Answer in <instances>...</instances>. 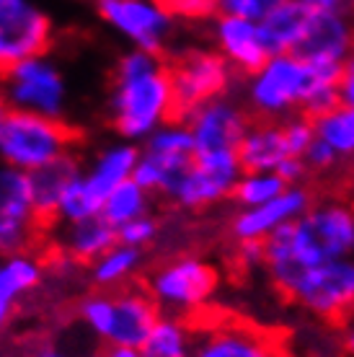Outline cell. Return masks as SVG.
<instances>
[{
    "mask_svg": "<svg viewBox=\"0 0 354 357\" xmlns=\"http://www.w3.org/2000/svg\"><path fill=\"white\" fill-rule=\"evenodd\" d=\"M171 119H178V104L166 54L130 47L111 70L109 122L114 132L140 145Z\"/></svg>",
    "mask_w": 354,
    "mask_h": 357,
    "instance_id": "obj_1",
    "label": "cell"
},
{
    "mask_svg": "<svg viewBox=\"0 0 354 357\" xmlns=\"http://www.w3.org/2000/svg\"><path fill=\"white\" fill-rule=\"evenodd\" d=\"M163 316L145 285L122 290H93L78 303V319L98 342L142 347Z\"/></svg>",
    "mask_w": 354,
    "mask_h": 357,
    "instance_id": "obj_2",
    "label": "cell"
},
{
    "mask_svg": "<svg viewBox=\"0 0 354 357\" xmlns=\"http://www.w3.org/2000/svg\"><path fill=\"white\" fill-rule=\"evenodd\" d=\"M145 287L158 303L160 313L194 321L213 305L220 287V272L213 261L197 254H181L153 267Z\"/></svg>",
    "mask_w": 354,
    "mask_h": 357,
    "instance_id": "obj_3",
    "label": "cell"
},
{
    "mask_svg": "<svg viewBox=\"0 0 354 357\" xmlns=\"http://www.w3.org/2000/svg\"><path fill=\"white\" fill-rule=\"evenodd\" d=\"M70 153H75V132L65 119L10 109L0 130V163L34 174Z\"/></svg>",
    "mask_w": 354,
    "mask_h": 357,
    "instance_id": "obj_4",
    "label": "cell"
},
{
    "mask_svg": "<svg viewBox=\"0 0 354 357\" xmlns=\"http://www.w3.org/2000/svg\"><path fill=\"white\" fill-rule=\"evenodd\" d=\"M290 238L305 267L352 257L354 205L339 199L318 205L313 202L308 213H302L295 223H290Z\"/></svg>",
    "mask_w": 354,
    "mask_h": 357,
    "instance_id": "obj_5",
    "label": "cell"
},
{
    "mask_svg": "<svg viewBox=\"0 0 354 357\" xmlns=\"http://www.w3.org/2000/svg\"><path fill=\"white\" fill-rule=\"evenodd\" d=\"M0 91L16 112H31L45 116H65L70 89L65 73L49 54H34L0 73Z\"/></svg>",
    "mask_w": 354,
    "mask_h": 357,
    "instance_id": "obj_6",
    "label": "cell"
},
{
    "mask_svg": "<svg viewBox=\"0 0 354 357\" xmlns=\"http://www.w3.org/2000/svg\"><path fill=\"white\" fill-rule=\"evenodd\" d=\"M284 298L313 319L339 326L354 313V257L308 267Z\"/></svg>",
    "mask_w": 354,
    "mask_h": 357,
    "instance_id": "obj_7",
    "label": "cell"
},
{
    "mask_svg": "<svg viewBox=\"0 0 354 357\" xmlns=\"http://www.w3.org/2000/svg\"><path fill=\"white\" fill-rule=\"evenodd\" d=\"M194 137L189 132L186 122L181 116L171 119L140 143V161H137L134 178L153 197L160 195L169 199L178 178L194 163Z\"/></svg>",
    "mask_w": 354,
    "mask_h": 357,
    "instance_id": "obj_8",
    "label": "cell"
},
{
    "mask_svg": "<svg viewBox=\"0 0 354 357\" xmlns=\"http://www.w3.org/2000/svg\"><path fill=\"white\" fill-rule=\"evenodd\" d=\"M96 13L124 45L145 52H166L178 18L163 0H96Z\"/></svg>",
    "mask_w": 354,
    "mask_h": 357,
    "instance_id": "obj_9",
    "label": "cell"
},
{
    "mask_svg": "<svg viewBox=\"0 0 354 357\" xmlns=\"http://www.w3.org/2000/svg\"><path fill=\"white\" fill-rule=\"evenodd\" d=\"M47 228L49 223L36 207L31 176L0 163V257L36 249Z\"/></svg>",
    "mask_w": 354,
    "mask_h": 357,
    "instance_id": "obj_10",
    "label": "cell"
},
{
    "mask_svg": "<svg viewBox=\"0 0 354 357\" xmlns=\"http://www.w3.org/2000/svg\"><path fill=\"white\" fill-rule=\"evenodd\" d=\"M192 357H290L282 337L264 331L240 319L207 316L194 319Z\"/></svg>",
    "mask_w": 354,
    "mask_h": 357,
    "instance_id": "obj_11",
    "label": "cell"
},
{
    "mask_svg": "<svg viewBox=\"0 0 354 357\" xmlns=\"http://www.w3.org/2000/svg\"><path fill=\"white\" fill-rule=\"evenodd\" d=\"M169 65L174 91H176L178 116L225 96L233 83V75H238L217 50H207V47H189L176 57H171Z\"/></svg>",
    "mask_w": 354,
    "mask_h": 357,
    "instance_id": "obj_12",
    "label": "cell"
},
{
    "mask_svg": "<svg viewBox=\"0 0 354 357\" xmlns=\"http://www.w3.org/2000/svg\"><path fill=\"white\" fill-rule=\"evenodd\" d=\"M240 174L243 169L238 161V151L197 153L194 163L178 178L169 199L181 210H192V213L207 210L233 197Z\"/></svg>",
    "mask_w": 354,
    "mask_h": 357,
    "instance_id": "obj_13",
    "label": "cell"
},
{
    "mask_svg": "<svg viewBox=\"0 0 354 357\" xmlns=\"http://www.w3.org/2000/svg\"><path fill=\"white\" fill-rule=\"evenodd\" d=\"M52 18L36 0H0V73L52 47Z\"/></svg>",
    "mask_w": 354,
    "mask_h": 357,
    "instance_id": "obj_14",
    "label": "cell"
},
{
    "mask_svg": "<svg viewBox=\"0 0 354 357\" xmlns=\"http://www.w3.org/2000/svg\"><path fill=\"white\" fill-rule=\"evenodd\" d=\"M194 137L197 153H217V151H238L240 140L246 135L254 116L236 104L233 98L220 96L197 107L194 112L181 116Z\"/></svg>",
    "mask_w": 354,
    "mask_h": 357,
    "instance_id": "obj_15",
    "label": "cell"
},
{
    "mask_svg": "<svg viewBox=\"0 0 354 357\" xmlns=\"http://www.w3.org/2000/svg\"><path fill=\"white\" fill-rule=\"evenodd\" d=\"M210 34H213L215 50L228 60L238 75H251L272 57V50L266 45L261 24L254 18L231 16V13H217L210 21Z\"/></svg>",
    "mask_w": 354,
    "mask_h": 357,
    "instance_id": "obj_16",
    "label": "cell"
},
{
    "mask_svg": "<svg viewBox=\"0 0 354 357\" xmlns=\"http://www.w3.org/2000/svg\"><path fill=\"white\" fill-rule=\"evenodd\" d=\"M313 197L302 184L287 187L279 197L256 207H240L231 220L233 241H266L272 233L295 223L302 213H308Z\"/></svg>",
    "mask_w": 354,
    "mask_h": 357,
    "instance_id": "obj_17",
    "label": "cell"
},
{
    "mask_svg": "<svg viewBox=\"0 0 354 357\" xmlns=\"http://www.w3.org/2000/svg\"><path fill=\"white\" fill-rule=\"evenodd\" d=\"M54 228V254L68 264H86L98 259L111 249L119 236L116 228L98 213L93 218L72 220V223H52Z\"/></svg>",
    "mask_w": 354,
    "mask_h": 357,
    "instance_id": "obj_18",
    "label": "cell"
},
{
    "mask_svg": "<svg viewBox=\"0 0 354 357\" xmlns=\"http://www.w3.org/2000/svg\"><path fill=\"white\" fill-rule=\"evenodd\" d=\"M293 155L282 119H251L238 145V161L243 171H277Z\"/></svg>",
    "mask_w": 354,
    "mask_h": 357,
    "instance_id": "obj_19",
    "label": "cell"
},
{
    "mask_svg": "<svg viewBox=\"0 0 354 357\" xmlns=\"http://www.w3.org/2000/svg\"><path fill=\"white\" fill-rule=\"evenodd\" d=\"M354 52V26L349 13H313L310 29L298 54L316 63H337Z\"/></svg>",
    "mask_w": 354,
    "mask_h": 357,
    "instance_id": "obj_20",
    "label": "cell"
},
{
    "mask_svg": "<svg viewBox=\"0 0 354 357\" xmlns=\"http://www.w3.org/2000/svg\"><path fill=\"white\" fill-rule=\"evenodd\" d=\"M137 161H140V145L119 137L116 143H109L101 151H96V155L88 163H83V178L104 202V197L111 189L134 178Z\"/></svg>",
    "mask_w": 354,
    "mask_h": 357,
    "instance_id": "obj_21",
    "label": "cell"
},
{
    "mask_svg": "<svg viewBox=\"0 0 354 357\" xmlns=\"http://www.w3.org/2000/svg\"><path fill=\"white\" fill-rule=\"evenodd\" d=\"M313 13H310L300 0H284L277 8H272L259 24L264 31V39L272 54L279 52H298L302 39L308 34Z\"/></svg>",
    "mask_w": 354,
    "mask_h": 357,
    "instance_id": "obj_22",
    "label": "cell"
},
{
    "mask_svg": "<svg viewBox=\"0 0 354 357\" xmlns=\"http://www.w3.org/2000/svg\"><path fill=\"white\" fill-rule=\"evenodd\" d=\"M142 264H145V251L116 241L98 259L91 261L88 277L96 290H122L127 285H134Z\"/></svg>",
    "mask_w": 354,
    "mask_h": 357,
    "instance_id": "obj_23",
    "label": "cell"
},
{
    "mask_svg": "<svg viewBox=\"0 0 354 357\" xmlns=\"http://www.w3.org/2000/svg\"><path fill=\"white\" fill-rule=\"evenodd\" d=\"M80 171H83V163H80V158L75 153H70V155H65L60 161L49 163V166L34 171V174H29V176H31V189H34L36 207H39V213L47 218V223H52L54 210L60 205L65 189L80 176Z\"/></svg>",
    "mask_w": 354,
    "mask_h": 357,
    "instance_id": "obj_24",
    "label": "cell"
},
{
    "mask_svg": "<svg viewBox=\"0 0 354 357\" xmlns=\"http://www.w3.org/2000/svg\"><path fill=\"white\" fill-rule=\"evenodd\" d=\"M140 349L145 357H192V352H194V324L189 319H181V316L163 313Z\"/></svg>",
    "mask_w": 354,
    "mask_h": 357,
    "instance_id": "obj_25",
    "label": "cell"
},
{
    "mask_svg": "<svg viewBox=\"0 0 354 357\" xmlns=\"http://www.w3.org/2000/svg\"><path fill=\"white\" fill-rule=\"evenodd\" d=\"M47 261L39 257L36 249L16 251L8 257H0V285L13 293L18 301H24L29 293L45 282Z\"/></svg>",
    "mask_w": 354,
    "mask_h": 357,
    "instance_id": "obj_26",
    "label": "cell"
},
{
    "mask_svg": "<svg viewBox=\"0 0 354 357\" xmlns=\"http://www.w3.org/2000/svg\"><path fill=\"white\" fill-rule=\"evenodd\" d=\"M153 207V195L142 187L137 178H130L111 189L104 202H101V215L107 218L114 228H122L124 223H130L140 215H148Z\"/></svg>",
    "mask_w": 354,
    "mask_h": 357,
    "instance_id": "obj_27",
    "label": "cell"
},
{
    "mask_svg": "<svg viewBox=\"0 0 354 357\" xmlns=\"http://www.w3.org/2000/svg\"><path fill=\"white\" fill-rule=\"evenodd\" d=\"M316 137L339 155V161H354V107L337 104L323 114L313 116Z\"/></svg>",
    "mask_w": 354,
    "mask_h": 357,
    "instance_id": "obj_28",
    "label": "cell"
},
{
    "mask_svg": "<svg viewBox=\"0 0 354 357\" xmlns=\"http://www.w3.org/2000/svg\"><path fill=\"white\" fill-rule=\"evenodd\" d=\"M287 187L290 184L277 171H243L236 181L233 199L238 202V207H256L279 197Z\"/></svg>",
    "mask_w": 354,
    "mask_h": 357,
    "instance_id": "obj_29",
    "label": "cell"
},
{
    "mask_svg": "<svg viewBox=\"0 0 354 357\" xmlns=\"http://www.w3.org/2000/svg\"><path fill=\"white\" fill-rule=\"evenodd\" d=\"M98 213H101V197L88 187V181L83 178V171H80V176L65 189L60 205L54 210L52 223H72V220L93 218V215H98Z\"/></svg>",
    "mask_w": 354,
    "mask_h": 357,
    "instance_id": "obj_30",
    "label": "cell"
},
{
    "mask_svg": "<svg viewBox=\"0 0 354 357\" xmlns=\"http://www.w3.org/2000/svg\"><path fill=\"white\" fill-rule=\"evenodd\" d=\"M116 236H119V243L148 251L160 238V220L153 213L140 215V218H134L130 223H124L122 228H116Z\"/></svg>",
    "mask_w": 354,
    "mask_h": 357,
    "instance_id": "obj_31",
    "label": "cell"
},
{
    "mask_svg": "<svg viewBox=\"0 0 354 357\" xmlns=\"http://www.w3.org/2000/svg\"><path fill=\"white\" fill-rule=\"evenodd\" d=\"M178 21H213L220 13V0H163Z\"/></svg>",
    "mask_w": 354,
    "mask_h": 357,
    "instance_id": "obj_32",
    "label": "cell"
},
{
    "mask_svg": "<svg viewBox=\"0 0 354 357\" xmlns=\"http://www.w3.org/2000/svg\"><path fill=\"white\" fill-rule=\"evenodd\" d=\"M279 3H284V0H220V13L261 21V18L272 8H277Z\"/></svg>",
    "mask_w": 354,
    "mask_h": 357,
    "instance_id": "obj_33",
    "label": "cell"
},
{
    "mask_svg": "<svg viewBox=\"0 0 354 357\" xmlns=\"http://www.w3.org/2000/svg\"><path fill=\"white\" fill-rule=\"evenodd\" d=\"M302 161L308 166V174H326V171H334L341 163L337 153L331 151L323 140H318V137L310 143L308 151L302 153Z\"/></svg>",
    "mask_w": 354,
    "mask_h": 357,
    "instance_id": "obj_34",
    "label": "cell"
},
{
    "mask_svg": "<svg viewBox=\"0 0 354 357\" xmlns=\"http://www.w3.org/2000/svg\"><path fill=\"white\" fill-rule=\"evenodd\" d=\"M236 261L243 272L264 269V241H240L236 249Z\"/></svg>",
    "mask_w": 354,
    "mask_h": 357,
    "instance_id": "obj_35",
    "label": "cell"
},
{
    "mask_svg": "<svg viewBox=\"0 0 354 357\" xmlns=\"http://www.w3.org/2000/svg\"><path fill=\"white\" fill-rule=\"evenodd\" d=\"M339 104L354 107V52L344 60L341 81H339Z\"/></svg>",
    "mask_w": 354,
    "mask_h": 357,
    "instance_id": "obj_36",
    "label": "cell"
},
{
    "mask_svg": "<svg viewBox=\"0 0 354 357\" xmlns=\"http://www.w3.org/2000/svg\"><path fill=\"white\" fill-rule=\"evenodd\" d=\"M277 174L293 187V184H302V178L308 176V166L302 161V155H293V158H287V161L277 169Z\"/></svg>",
    "mask_w": 354,
    "mask_h": 357,
    "instance_id": "obj_37",
    "label": "cell"
},
{
    "mask_svg": "<svg viewBox=\"0 0 354 357\" xmlns=\"http://www.w3.org/2000/svg\"><path fill=\"white\" fill-rule=\"evenodd\" d=\"M310 13H349L352 0H300Z\"/></svg>",
    "mask_w": 354,
    "mask_h": 357,
    "instance_id": "obj_38",
    "label": "cell"
},
{
    "mask_svg": "<svg viewBox=\"0 0 354 357\" xmlns=\"http://www.w3.org/2000/svg\"><path fill=\"white\" fill-rule=\"evenodd\" d=\"M18 303H21V301H18L16 295L8 293L6 287L0 285V331H3L10 321H13V316H16Z\"/></svg>",
    "mask_w": 354,
    "mask_h": 357,
    "instance_id": "obj_39",
    "label": "cell"
},
{
    "mask_svg": "<svg viewBox=\"0 0 354 357\" xmlns=\"http://www.w3.org/2000/svg\"><path fill=\"white\" fill-rule=\"evenodd\" d=\"M339 340H341V349L346 357H354V313L346 321L339 324Z\"/></svg>",
    "mask_w": 354,
    "mask_h": 357,
    "instance_id": "obj_40",
    "label": "cell"
},
{
    "mask_svg": "<svg viewBox=\"0 0 354 357\" xmlns=\"http://www.w3.org/2000/svg\"><path fill=\"white\" fill-rule=\"evenodd\" d=\"M101 357H145L140 347H132V344H107L104 352H98Z\"/></svg>",
    "mask_w": 354,
    "mask_h": 357,
    "instance_id": "obj_41",
    "label": "cell"
},
{
    "mask_svg": "<svg viewBox=\"0 0 354 357\" xmlns=\"http://www.w3.org/2000/svg\"><path fill=\"white\" fill-rule=\"evenodd\" d=\"M31 357H70V352L62 349L60 344H54V342H42V344L34 349Z\"/></svg>",
    "mask_w": 354,
    "mask_h": 357,
    "instance_id": "obj_42",
    "label": "cell"
},
{
    "mask_svg": "<svg viewBox=\"0 0 354 357\" xmlns=\"http://www.w3.org/2000/svg\"><path fill=\"white\" fill-rule=\"evenodd\" d=\"M8 114H10V107H8V101H6V96H3V91H0V130L6 125Z\"/></svg>",
    "mask_w": 354,
    "mask_h": 357,
    "instance_id": "obj_43",
    "label": "cell"
},
{
    "mask_svg": "<svg viewBox=\"0 0 354 357\" xmlns=\"http://www.w3.org/2000/svg\"><path fill=\"white\" fill-rule=\"evenodd\" d=\"M349 18H352V26H354V0H352V6H349Z\"/></svg>",
    "mask_w": 354,
    "mask_h": 357,
    "instance_id": "obj_44",
    "label": "cell"
},
{
    "mask_svg": "<svg viewBox=\"0 0 354 357\" xmlns=\"http://www.w3.org/2000/svg\"><path fill=\"white\" fill-rule=\"evenodd\" d=\"M91 357H101V355H91Z\"/></svg>",
    "mask_w": 354,
    "mask_h": 357,
    "instance_id": "obj_45",
    "label": "cell"
},
{
    "mask_svg": "<svg viewBox=\"0 0 354 357\" xmlns=\"http://www.w3.org/2000/svg\"><path fill=\"white\" fill-rule=\"evenodd\" d=\"M352 257H354V249H352Z\"/></svg>",
    "mask_w": 354,
    "mask_h": 357,
    "instance_id": "obj_46",
    "label": "cell"
}]
</instances>
